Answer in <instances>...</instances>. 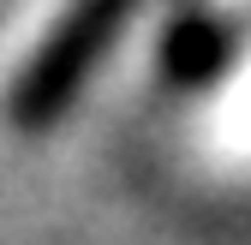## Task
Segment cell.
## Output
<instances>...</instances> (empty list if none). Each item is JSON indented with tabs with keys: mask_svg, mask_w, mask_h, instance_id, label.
Here are the masks:
<instances>
[{
	"mask_svg": "<svg viewBox=\"0 0 251 245\" xmlns=\"http://www.w3.org/2000/svg\"><path fill=\"white\" fill-rule=\"evenodd\" d=\"M138 0H24L0 36V126L42 132L114 48Z\"/></svg>",
	"mask_w": 251,
	"mask_h": 245,
	"instance_id": "1",
	"label": "cell"
}]
</instances>
